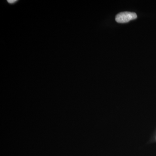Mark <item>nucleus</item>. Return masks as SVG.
Segmentation results:
<instances>
[{
  "label": "nucleus",
  "instance_id": "f257e3e1",
  "mask_svg": "<svg viewBox=\"0 0 156 156\" xmlns=\"http://www.w3.org/2000/svg\"><path fill=\"white\" fill-rule=\"evenodd\" d=\"M137 15L134 12H121L117 14L115 17V20L119 23H125L131 20L136 19Z\"/></svg>",
  "mask_w": 156,
  "mask_h": 156
},
{
  "label": "nucleus",
  "instance_id": "f03ea898",
  "mask_svg": "<svg viewBox=\"0 0 156 156\" xmlns=\"http://www.w3.org/2000/svg\"><path fill=\"white\" fill-rule=\"evenodd\" d=\"M17 2V1H15V0H14V1H11V0H9V1H8V2L10 3V4H14V3L16 2Z\"/></svg>",
  "mask_w": 156,
  "mask_h": 156
}]
</instances>
